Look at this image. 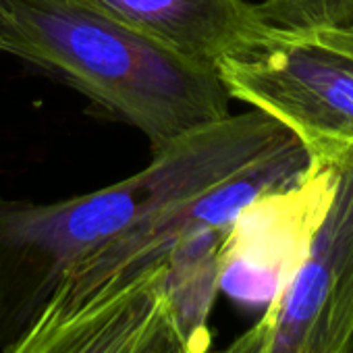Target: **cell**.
Listing matches in <instances>:
<instances>
[{"instance_id":"30bf717a","label":"cell","mask_w":353,"mask_h":353,"mask_svg":"<svg viewBox=\"0 0 353 353\" xmlns=\"http://www.w3.org/2000/svg\"><path fill=\"white\" fill-rule=\"evenodd\" d=\"M328 38H332L334 42H339L341 46H345L347 50L353 52V26L347 28V30H330V32H324Z\"/></svg>"},{"instance_id":"277c9868","label":"cell","mask_w":353,"mask_h":353,"mask_svg":"<svg viewBox=\"0 0 353 353\" xmlns=\"http://www.w3.org/2000/svg\"><path fill=\"white\" fill-rule=\"evenodd\" d=\"M231 100L272 117L310 152L353 148V52L324 32L274 38L216 65Z\"/></svg>"},{"instance_id":"7a4b0ae2","label":"cell","mask_w":353,"mask_h":353,"mask_svg":"<svg viewBox=\"0 0 353 353\" xmlns=\"http://www.w3.org/2000/svg\"><path fill=\"white\" fill-rule=\"evenodd\" d=\"M0 52L48 69L141 131L152 154L229 117L200 69L79 0H0Z\"/></svg>"},{"instance_id":"8992f818","label":"cell","mask_w":353,"mask_h":353,"mask_svg":"<svg viewBox=\"0 0 353 353\" xmlns=\"http://www.w3.org/2000/svg\"><path fill=\"white\" fill-rule=\"evenodd\" d=\"M334 179V160L312 156L297 181L248 204L223 239L219 291L266 310L301 264L330 204Z\"/></svg>"},{"instance_id":"8fae6325","label":"cell","mask_w":353,"mask_h":353,"mask_svg":"<svg viewBox=\"0 0 353 353\" xmlns=\"http://www.w3.org/2000/svg\"><path fill=\"white\" fill-rule=\"evenodd\" d=\"M343 353H353V336L349 339V343H347V347H345V351Z\"/></svg>"},{"instance_id":"6da1fadb","label":"cell","mask_w":353,"mask_h":353,"mask_svg":"<svg viewBox=\"0 0 353 353\" xmlns=\"http://www.w3.org/2000/svg\"><path fill=\"white\" fill-rule=\"evenodd\" d=\"M295 141L252 108L154 152L145 168L92 194L50 204L0 198V353L90 254L145 214L204 194Z\"/></svg>"},{"instance_id":"52a82bcc","label":"cell","mask_w":353,"mask_h":353,"mask_svg":"<svg viewBox=\"0 0 353 353\" xmlns=\"http://www.w3.org/2000/svg\"><path fill=\"white\" fill-rule=\"evenodd\" d=\"M200 69L266 46L276 30L248 0H79Z\"/></svg>"},{"instance_id":"9c48e42d","label":"cell","mask_w":353,"mask_h":353,"mask_svg":"<svg viewBox=\"0 0 353 353\" xmlns=\"http://www.w3.org/2000/svg\"><path fill=\"white\" fill-rule=\"evenodd\" d=\"M266 339H268V322L262 316L254 326L243 330L231 343H227L221 349L210 347L206 353H264L266 351Z\"/></svg>"},{"instance_id":"5b68a950","label":"cell","mask_w":353,"mask_h":353,"mask_svg":"<svg viewBox=\"0 0 353 353\" xmlns=\"http://www.w3.org/2000/svg\"><path fill=\"white\" fill-rule=\"evenodd\" d=\"M326 214L283 291L264 310V353H343L353 336V148L330 154Z\"/></svg>"},{"instance_id":"ba28073f","label":"cell","mask_w":353,"mask_h":353,"mask_svg":"<svg viewBox=\"0 0 353 353\" xmlns=\"http://www.w3.org/2000/svg\"><path fill=\"white\" fill-rule=\"evenodd\" d=\"M256 7L279 32L307 34L353 26V0H262Z\"/></svg>"},{"instance_id":"3957f363","label":"cell","mask_w":353,"mask_h":353,"mask_svg":"<svg viewBox=\"0 0 353 353\" xmlns=\"http://www.w3.org/2000/svg\"><path fill=\"white\" fill-rule=\"evenodd\" d=\"M210 332L188 326L168 262L129 272L71 274L5 353H206Z\"/></svg>"}]
</instances>
